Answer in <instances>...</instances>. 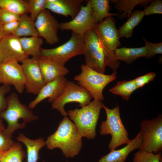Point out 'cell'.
I'll return each instance as SVG.
<instances>
[{
  "mask_svg": "<svg viewBox=\"0 0 162 162\" xmlns=\"http://www.w3.org/2000/svg\"><path fill=\"white\" fill-rule=\"evenodd\" d=\"M48 148H60L67 158H73L79 153L82 147V137L74 124L67 116H64L56 131L45 141Z\"/></svg>",
  "mask_w": 162,
  "mask_h": 162,
  "instance_id": "obj_1",
  "label": "cell"
},
{
  "mask_svg": "<svg viewBox=\"0 0 162 162\" xmlns=\"http://www.w3.org/2000/svg\"><path fill=\"white\" fill-rule=\"evenodd\" d=\"M93 29L97 35L104 53L106 66L116 71L120 63L116 58L115 51L121 45L115 20L112 16L106 18L96 24Z\"/></svg>",
  "mask_w": 162,
  "mask_h": 162,
  "instance_id": "obj_2",
  "label": "cell"
},
{
  "mask_svg": "<svg viewBox=\"0 0 162 162\" xmlns=\"http://www.w3.org/2000/svg\"><path fill=\"white\" fill-rule=\"evenodd\" d=\"M6 99L7 106L0 114V118L7 122L8 126L5 130L8 132L12 134L17 130L24 128L26 122L39 118L29 107L21 102L16 93H12Z\"/></svg>",
  "mask_w": 162,
  "mask_h": 162,
  "instance_id": "obj_3",
  "label": "cell"
},
{
  "mask_svg": "<svg viewBox=\"0 0 162 162\" xmlns=\"http://www.w3.org/2000/svg\"><path fill=\"white\" fill-rule=\"evenodd\" d=\"M103 105L101 101L94 100L80 109L68 111V115L82 137L92 139L95 137L96 127Z\"/></svg>",
  "mask_w": 162,
  "mask_h": 162,
  "instance_id": "obj_4",
  "label": "cell"
},
{
  "mask_svg": "<svg viewBox=\"0 0 162 162\" xmlns=\"http://www.w3.org/2000/svg\"><path fill=\"white\" fill-rule=\"evenodd\" d=\"M103 106L106 118V120L101 122L100 133L101 135H111L112 138L108 148L111 151L120 146L128 144L130 140L121 119L119 106H116L112 109H110L104 104Z\"/></svg>",
  "mask_w": 162,
  "mask_h": 162,
  "instance_id": "obj_5",
  "label": "cell"
},
{
  "mask_svg": "<svg viewBox=\"0 0 162 162\" xmlns=\"http://www.w3.org/2000/svg\"><path fill=\"white\" fill-rule=\"evenodd\" d=\"M81 73L75 76L74 80L86 89L94 100H103V90L108 84L116 80V71L106 75L94 70L84 64L81 65Z\"/></svg>",
  "mask_w": 162,
  "mask_h": 162,
  "instance_id": "obj_6",
  "label": "cell"
},
{
  "mask_svg": "<svg viewBox=\"0 0 162 162\" xmlns=\"http://www.w3.org/2000/svg\"><path fill=\"white\" fill-rule=\"evenodd\" d=\"M140 132L142 137L139 150L154 154L162 151V116L155 118L144 120L140 123Z\"/></svg>",
  "mask_w": 162,
  "mask_h": 162,
  "instance_id": "obj_7",
  "label": "cell"
},
{
  "mask_svg": "<svg viewBox=\"0 0 162 162\" xmlns=\"http://www.w3.org/2000/svg\"><path fill=\"white\" fill-rule=\"evenodd\" d=\"M83 36L85 65L94 70L104 74L106 67L105 56L96 33L92 29L86 32Z\"/></svg>",
  "mask_w": 162,
  "mask_h": 162,
  "instance_id": "obj_8",
  "label": "cell"
},
{
  "mask_svg": "<svg viewBox=\"0 0 162 162\" xmlns=\"http://www.w3.org/2000/svg\"><path fill=\"white\" fill-rule=\"evenodd\" d=\"M92 97L83 87L72 81L67 80L64 90L61 94L52 103V108L58 111L64 116L68 113L64 109L66 104L70 102L79 103V106L83 107L89 104Z\"/></svg>",
  "mask_w": 162,
  "mask_h": 162,
  "instance_id": "obj_9",
  "label": "cell"
},
{
  "mask_svg": "<svg viewBox=\"0 0 162 162\" xmlns=\"http://www.w3.org/2000/svg\"><path fill=\"white\" fill-rule=\"evenodd\" d=\"M84 46L83 35L73 32L70 39L58 46L49 49L41 48L39 57L53 58L65 64L72 58L83 55Z\"/></svg>",
  "mask_w": 162,
  "mask_h": 162,
  "instance_id": "obj_10",
  "label": "cell"
},
{
  "mask_svg": "<svg viewBox=\"0 0 162 162\" xmlns=\"http://www.w3.org/2000/svg\"><path fill=\"white\" fill-rule=\"evenodd\" d=\"M96 24L94 12L88 0L86 5H82L78 13L72 20L59 23V29L71 30L76 34L83 35L93 29Z\"/></svg>",
  "mask_w": 162,
  "mask_h": 162,
  "instance_id": "obj_11",
  "label": "cell"
},
{
  "mask_svg": "<svg viewBox=\"0 0 162 162\" xmlns=\"http://www.w3.org/2000/svg\"><path fill=\"white\" fill-rule=\"evenodd\" d=\"M26 79L21 64L14 61L0 64V84L13 86L17 92L22 93L25 88Z\"/></svg>",
  "mask_w": 162,
  "mask_h": 162,
  "instance_id": "obj_12",
  "label": "cell"
},
{
  "mask_svg": "<svg viewBox=\"0 0 162 162\" xmlns=\"http://www.w3.org/2000/svg\"><path fill=\"white\" fill-rule=\"evenodd\" d=\"M34 23L39 37L44 38L50 45L58 42V32L59 23L49 10L45 9L42 11Z\"/></svg>",
  "mask_w": 162,
  "mask_h": 162,
  "instance_id": "obj_13",
  "label": "cell"
},
{
  "mask_svg": "<svg viewBox=\"0 0 162 162\" xmlns=\"http://www.w3.org/2000/svg\"><path fill=\"white\" fill-rule=\"evenodd\" d=\"M38 58H28L22 62L28 93L37 95L45 84L38 64Z\"/></svg>",
  "mask_w": 162,
  "mask_h": 162,
  "instance_id": "obj_14",
  "label": "cell"
},
{
  "mask_svg": "<svg viewBox=\"0 0 162 162\" xmlns=\"http://www.w3.org/2000/svg\"><path fill=\"white\" fill-rule=\"evenodd\" d=\"M23 52L19 38L13 34L4 36L0 42L1 62L14 61L22 62L28 58Z\"/></svg>",
  "mask_w": 162,
  "mask_h": 162,
  "instance_id": "obj_15",
  "label": "cell"
},
{
  "mask_svg": "<svg viewBox=\"0 0 162 162\" xmlns=\"http://www.w3.org/2000/svg\"><path fill=\"white\" fill-rule=\"evenodd\" d=\"M67 80L66 77L62 76L46 84L36 98L29 104V108H34L41 101L47 98L49 102L52 103L63 92Z\"/></svg>",
  "mask_w": 162,
  "mask_h": 162,
  "instance_id": "obj_16",
  "label": "cell"
},
{
  "mask_svg": "<svg viewBox=\"0 0 162 162\" xmlns=\"http://www.w3.org/2000/svg\"><path fill=\"white\" fill-rule=\"evenodd\" d=\"M39 66L46 84L67 74L69 70L64 64L53 58L39 57Z\"/></svg>",
  "mask_w": 162,
  "mask_h": 162,
  "instance_id": "obj_17",
  "label": "cell"
},
{
  "mask_svg": "<svg viewBox=\"0 0 162 162\" xmlns=\"http://www.w3.org/2000/svg\"><path fill=\"white\" fill-rule=\"evenodd\" d=\"M83 0H46L45 8L74 19L80 11Z\"/></svg>",
  "mask_w": 162,
  "mask_h": 162,
  "instance_id": "obj_18",
  "label": "cell"
},
{
  "mask_svg": "<svg viewBox=\"0 0 162 162\" xmlns=\"http://www.w3.org/2000/svg\"><path fill=\"white\" fill-rule=\"evenodd\" d=\"M142 137L140 131L136 136L124 147L110 151L103 156L98 162H125L128 155L134 150L140 149L142 143Z\"/></svg>",
  "mask_w": 162,
  "mask_h": 162,
  "instance_id": "obj_19",
  "label": "cell"
},
{
  "mask_svg": "<svg viewBox=\"0 0 162 162\" xmlns=\"http://www.w3.org/2000/svg\"><path fill=\"white\" fill-rule=\"evenodd\" d=\"M17 140L23 143L26 147L27 162H37L39 151L46 145L44 138L41 137L32 140L21 133L17 136Z\"/></svg>",
  "mask_w": 162,
  "mask_h": 162,
  "instance_id": "obj_20",
  "label": "cell"
},
{
  "mask_svg": "<svg viewBox=\"0 0 162 162\" xmlns=\"http://www.w3.org/2000/svg\"><path fill=\"white\" fill-rule=\"evenodd\" d=\"M153 0H111L110 2L114 4V8L121 13L120 19L129 17L132 13V10L137 5L146 8Z\"/></svg>",
  "mask_w": 162,
  "mask_h": 162,
  "instance_id": "obj_21",
  "label": "cell"
},
{
  "mask_svg": "<svg viewBox=\"0 0 162 162\" xmlns=\"http://www.w3.org/2000/svg\"><path fill=\"white\" fill-rule=\"evenodd\" d=\"M117 59L130 64L140 57H146L147 51L145 46L139 48L123 47L117 48L115 51Z\"/></svg>",
  "mask_w": 162,
  "mask_h": 162,
  "instance_id": "obj_22",
  "label": "cell"
},
{
  "mask_svg": "<svg viewBox=\"0 0 162 162\" xmlns=\"http://www.w3.org/2000/svg\"><path fill=\"white\" fill-rule=\"evenodd\" d=\"M144 16L143 11L136 10L134 11L127 21L117 30L119 38H131L134 29L140 23Z\"/></svg>",
  "mask_w": 162,
  "mask_h": 162,
  "instance_id": "obj_23",
  "label": "cell"
},
{
  "mask_svg": "<svg viewBox=\"0 0 162 162\" xmlns=\"http://www.w3.org/2000/svg\"><path fill=\"white\" fill-rule=\"evenodd\" d=\"M19 40L24 52L32 57L39 58L40 54L41 46L43 40L39 37L30 36L19 38Z\"/></svg>",
  "mask_w": 162,
  "mask_h": 162,
  "instance_id": "obj_24",
  "label": "cell"
},
{
  "mask_svg": "<svg viewBox=\"0 0 162 162\" xmlns=\"http://www.w3.org/2000/svg\"><path fill=\"white\" fill-rule=\"evenodd\" d=\"M17 28L12 34L18 38L23 36L39 37L34 22L27 14L20 16Z\"/></svg>",
  "mask_w": 162,
  "mask_h": 162,
  "instance_id": "obj_25",
  "label": "cell"
},
{
  "mask_svg": "<svg viewBox=\"0 0 162 162\" xmlns=\"http://www.w3.org/2000/svg\"><path fill=\"white\" fill-rule=\"evenodd\" d=\"M93 10L96 24L103 21L106 18L117 16V13H110L111 8L109 0H89Z\"/></svg>",
  "mask_w": 162,
  "mask_h": 162,
  "instance_id": "obj_26",
  "label": "cell"
},
{
  "mask_svg": "<svg viewBox=\"0 0 162 162\" xmlns=\"http://www.w3.org/2000/svg\"><path fill=\"white\" fill-rule=\"evenodd\" d=\"M0 8L20 16L29 12L28 2L22 0H0Z\"/></svg>",
  "mask_w": 162,
  "mask_h": 162,
  "instance_id": "obj_27",
  "label": "cell"
},
{
  "mask_svg": "<svg viewBox=\"0 0 162 162\" xmlns=\"http://www.w3.org/2000/svg\"><path fill=\"white\" fill-rule=\"evenodd\" d=\"M137 88L133 80H124L117 82L116 85L109 90L112 94L121 96L123 99L128 100L131 94Z\"/></svg>",
  "mask_w": 162,
  "mask_h": 162,
  "instance_id": "obj_28",
  "label": "cell"
},
{
  "mask_svg": "<svg viewBox=\"0 0 162 162\" xmlns=\"http://www.w3.org/2000/svg\"><path fill=\"white\" fill-rule=\"evenodd\" d=\"M25 156L21 145L18 142H14L3 154L0 162H22Z\"/></svg>",
  "mask_w": 162,
  "mask_h": 162,
  "instance_id": "obj_29",
  "label": "cell"
},
{
  "mask_svg": "<svg viewBox=\"0 0 162 162\" xmlns=\"http://www.w3.org/2000/svg\"><path fill=\"white\" fill-rule=\"evenodd\" d=\"M161 152L154 154L139 150L134 154L133 162H161Z\"/></svg>",
  "mask_w": 162,
  "mask_h": 162,
  "instance_id": "obj_30",
  "label": "cell"
},
{
  "mask_svg": "<svg viewBox=\"0 0 162 162\" xmlns=\"http://www.w3.org/2000/svg\"><path fill=\"white\" fill-rule=\"evenodd\" d=\"M28 2L31 14L30 16L34 22L38 15L45 9L46 0H29Z\"/></svg>",
  "mask_w": 162,
  "mask_h": 162,
  "instance_id": "obj_31",
  "label": "cell"
},
{
  "mask_svg": "<svg viewBox=\"0 0 162 162\" xmlns=\"http://www.w3.org/2000/svg\"><path fill=\"white\" fill-rule=\"evenodd\" d=\"M142 39L145 42V46L147 51L146 58H151L155 55L162 54V43H154L146 40L144 37Z\"/></svg>",
  "mask_w": 162,
  "mask_h": 162,
  "instance_id": "obj_32",
  "label": "cell"
},
{
  "mask_svg": "<svg viewBox=\"0 0 162 162\" xmlns=\"http://www.w3.org/2000/svg\"><path fill=\"white\" fill-rule=\"evenodd\" d=\"M12 134L5 130L0 131V151H5L14 144Z\"/></svg>",
  "mask_w": 162,
  "mask_h": 162,
  "instance_id": "obj_33",
  "label": "cell"
},
{
  "mask_svg": "<svg viewBox=\"0 0 162 162\" xmlns=\"http://www.w3.org/2000/svg\"><path fill=\"white\" fill-rule=\"evenodd\" d=\"M145 16H148L154 14H162V1L152 0L150 4L145 8L143 10Z\"/></svg>",
  "mask_w": 162,
  "mask_h": 162,
  "instance_id": "obj_34",
  "label": "cell"
},
{
  "mask_svg": "<svg viewBox=\"0 0 162 162\" xmlns=\"http://www.w3.org/2000/svg\"><path fill=\"white\" fill-rule=\"evenodd\" d=\"M156 73L150 72L143 76H140L133 80L137 88L143 87L150 82L152 81L156 76Z\"/></svg>",
  "mask_w": 162,
  "mask_h": 162,
  "instance_id": "obj_35",
  "label": "cell"
},
{
  "mask_svg": "<svg viewBox=\"0 0 162 162\" xmlns=\"http://www.w3.org/2000/svg\"><path fill=\"white\" fill-rule=\"evenodd\" d=\"M20 16L1 8L0 14V22L2 24L18 20Z\"/></svg>",
  "mask_w": 162,
  "mask_h": 162,
  "instance_id": "obj_36",
  "label": "cell"
},
{
  "mask_svg": "<svg viewBox=\"0 0 162 162\" xmlns=\"http://www.w3.org/2000/svg\"><path fill=\"white\" fill-rule=\"evenodd\" d=\"M11 90L10 86L2 85L0 86V114L4 110L7 106L6 94L9 92Z\"/></svg>",
  "mask_w": 162,
  "mask_h": 162,
  "instance_id": "obj_37",
  "label": "cell"
},
{
  "mask_svg": "<svg viewBox=\"0 0 162 162\" xmlns=\"http://www.w3.org/2000/svg\"><path fill=\"white\" fill-rule=\"evenodd\" d=\"M18 20L2 24V29L5 35L13 34L17 28Z\"/></svg>",
  "mask_w": 162,
  "mask_h": 162,
  "instance_id": "obj_38",
  "label": "cell"
},
{
  "mask_svg": "<svg viewBox=\"0 0 162 162\" xmlns=\"http://www.w3.org/2000/svg\"><path fill=\"white\" fill-rule=\"evenodd\" d=\"M2 24L0 22V42L3 37L5 36L2 30Z\"/></svg>",
  "mask_w": 162,
  "mask_h": 162,
  "instance_id": "obj_39",
  "label": "cell"
},
{
  "mask_svg": "<svg viewBox=\"0 0 162 162\" xmlns=\"http://www.w3.org/2000/svg\"><path fill=\"white\" fill-rule=\"evenodd\" d=\"M5 128L4 124L2 122V120L0 118V131H2L5 129Z\"/></svg>",
  "mask_w": 162,
  "mask_h": 162,
  "instance_id": "obj_40",
  "label": "cell"
},
{
  "mask_svg": "<svg viewBox=\"0 0 162 162\" xmlns=\"http://www.w3.org/2000/svg\"><path fill=\"white\" fill-rule=\"evenodd\" d=\"M5 151H0V159L1 158L2 156V155H3V154L5 152Z\"/></svg>",
  "mask_w": 162,
  "mask_h": 162,
  "instance_id": "obj_41",
  "label": "cell"
},
{
  "mask_svg": "<svg viewBox=\"0 0 162 162\" xmlns=\"http://www.w3.org/2000/svg\"><path fill=\"white\" fill-rule=\"evenodd\" d=\"M1 8H0V12H1Z\"/></svg>",
  "mask_w": 162,
  "mask_h": 162,
  "instance_id": "obj_42",
  "label": "cell"
},
{
  "mask_svg": "<svg viewBox=\"0 0 162 162\" xmlns=\"http://www.w3.org/2000/svg\"><path fill=\"white\" fill-rule=\"evenodd\" d=\"M1 62H1V61L0 60V64H1Z\"/></svg>",
  "mask_w": 162,
  "mask_h": 162,
  "instance_id": "obj_43",
  "label": "cell"
}]
</instances>
